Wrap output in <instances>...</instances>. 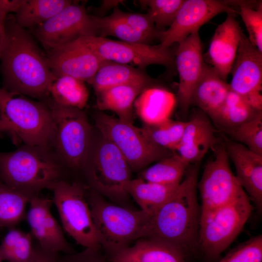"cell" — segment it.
I'll return each instance as SVG.
<instances>
[{"label":"cell","instance_id":"cell-1","mask_svg":"<svg viewBox=\"0 0 262 262\" xmlns=\"http://www.w3.org/2000/svg\"><path fill=\"white\" fill-rule=\"evenodd\" d=\"M5 32L0 59L3 88L17 95L47 100L50 86L56 78L46 53L32 33L16 23L13 15L7 16Z\"/></svg>","mask_w":262,"mask_h":262},{"label":"cell","instance_id":"cell-2","mask_svg":"<svg viewBox=\"0 0 262 262\" xmlns=\"http://www.w3.org/2000/svg\"><path fill=\"white\" fill-rule=\"evenodd\" d=\"M200 163L190 164L174 193L148 214L142 238L169 244L184 254L198 245L200 210L197 188Z\"/></svg>","mask_w":262,"mask_h":262},{"label":"cell","instance_id":"cell-3","mask_svg":"<svg viewBox=\"0 0 262 262\" xmlns=\"http://www.w3.org/2000/svg\"><path fill=\"white\" fill-rule=\"evenodd\" d=\"M63 170L49 147L25 145L12 152H0L1 181L31 198L63 180Z\"/></svg>","mask_w":262,"mask_h":262},{"label":"cell","instance_id":"cell-4","mask_svg":"<svg viewBox=\"0 0 262 262\" xmlns=\"http://www.w3.org/2000/svg\"><path fill=\"white\" fill-rule=\"evenodd\" d=\"M81 170L90 189L114 203L128 207L127 187L132 179V171L117 148L99 131L96 137L92 136Z\"/></svg>","mask_w":262,"mask_h":262},{"label":"cell","instance_id":"cell-5","mask_svg":"<svg viewBox=\"0 0 262 262\" xmlns=\"http://www.w3.org/2000/svg\"><path fill=\"white\" fill-rule=\"evenodd\" d=\"M87 198L98 240L106 258L142 238L148 213L108 201L88 187Z\"/></svg>","mask_w":262,"mask_h":262},{"label":"cell","instance_id":"cell-6","mask_svg":"<svg viewBox=\"0 0 262 262\" xmlns=\"http://www.w3.org/2000/svg\"><path fill=\"white\" fill-rule=\"evenodd\" d=\"M0 88V119L11 128L13 142L48 147L53 130L50 98L33 101Z\"/></svg>","mask_w":262,"mask_h":262},{"label":"cell","instance_id":"cell-7","mask_svg":"<svg viewBox=\"0 0 262 262\" xmlns=\"http://www.w3.org/2000/svg\"><path fill=\"white\" fill-rule=\"evenodd\" d=\"M53 130L50 144L63 165L80 169L84 163L92 139L86 115L77 108L62 106L50 98Z\"/></svg>","mask_w":262,"mask_h":262},{"label":"cell","instance_id":"cell-8","mask_svg":"<svg viewBox=\"0 0 262 262\" xmlns=\"http://www.w3.org/2000/svg\"><path fill=\"white\" fill-rule=\"evenodd\" d=\"M87 189L88 186L81 183L63 179L50 190L65 230L85 248L100 249L87 200Z\"/></svg>","mask_w":262,"mask_h":262},{"label":"cell","instance_id":"cell-9","mask_svg":"<svg viewBox=\"0 0 262 262\" xmlns=\"http://www.w3.org/2000/svg\"><path fill=\"white\" fill-rule=\"evenodd\" d=\"M243 191L234 199L200 222L198 246L209 258H217L240 233L253 206Z\"/></svg>","mask_w":262,"mask_h":262},{"label":"cell","instance_id":"cell-10","mask_svg":"<svg viewBox=\"0 0 262 262\" xmlns=\"http://www.w3.org/2000/svg\"><path fill=\"white\" fill-rule=\"evenodd\" d=\"M98 131L117 148L132 171L172 155L174 152L149 140L133 124L98 113L95 117Z\"/></svg>","mask_w":262,"mask_h":262},{"label":"cell","instance_id":"cell-11","mask_svg":"<svg viewBox=\"0 0 262 262\" xmlns=\"http://www.w3.org/2000/svg\"><path fill=\"white\" fill-rule=\"evenodd\" d=\"M217 146L214 158L206 164L197 183L201 198L200 222L245 191L232 172L224 145Z\"/></svg>","mask_w":262,"mask_h":262},{"label":"cell","instance_id":"cell-12","mask_svg":"<svg viewBox=\"0 0 262 262\" xmlns=\"http://www.w3.org/2000/svg\"><path fill=\"white\" fill-rule=\"evenodd\" d=\"M31 33L46 50L82 37L99 36L93 16L87 13L84 5L75 2L32 30Z\"/></svg>","mask_w":262,"mask_h":262},{"label":"cell","instance_id":"cell-13","mask_svg":"<svg viewBox=\"0 0 262 262\" xmlns=\"http://www.w3.org/2000/svg\"><path fill=\"white\" fill-rule=\"evenodd\" d=\"M105 60L143 69L150 65H161L167 68L175 65V57L169 49L156 46L116 41L99 36L82 37L77 39Z\"/></svg>","mask_w":262,"mask_h":262},{"label":"cell","instance_id":"cell-14","mask_svg":"<svg viewBox=\"0 0 262 262\" xmlns=\"http://www.w3.org/2000/svg\"><path fill=\"white\" fill-rule=\"evenodd\" d=\"M230 73V90L262 110V53L243 33Z\"/></svg>","mask_w":262,"mask_h":262},{"label":"cell","instance_id":"cell-15","mask_svg":"<svg viewBox=\"0 0 262 262\" xmlns=\"http://www.w3.org/2000/svg\"><path fill=\"white\" fill-rule=\"evenodd\" d=\"M225 12L238 14L227 0H185L172 24L163 30L160 46L169 49L178 43L219 14Z\"/></svg>","mask_w":262,"mask_h":262},{"label":"cell","instance_id":"cell-16","mask_svg":"<svg viewBox=\"0 0 262 262\" xmlns=\"http://www.w3.org/2000/svg\"><path fill=\"white\" fill-rule=\"evenodd\" d=\"M46 54L56 78L68 76L89 84L106 61L77 40L46 50Z\"/></svg>","mask_w":262,"mask_h":262},{"label":"cell","instance_id":"cell-17","mask_svg":"<svg viewBox=\"0 0 262 262\" xmlns=\"http://www.w3.org/2000/svg\"><path fill=\"white\" fill-rule=\"evenodd\" d=\"M178 44L175 56L179 77L177 100L180 112L187 115L191 105V93L206 64L198 31L193 33Z\"/></svg>","mask_w":262,"mask_h":262},{"label":"cell","instance_id":"cell-18","mask_svg":"<svg viewBox=\"0 0 262 262\" xmlns=\"http://www.w3.org/2000/svg\"><path fill=\"white\" fill-rule=\"evenodd\" d=\"M52 200L40 197H33L29 203L26 214L32 236L43 249L50 252L65 254L75 252L67 242L59 223L51 212Z\"/></svg>","mask_w":262,"mask_h":262},{"label":"cell","instance_id":"cell-19","mask_svg":"<svg viewBox=\"0 0 262 262\" xmlns=\"http://www.w3.org/2000/svg\"><path fill=\"white\" fill-rule=\"evenodd\" d=\"M236 14L227 13L226 19L216 28L211 40L206 59L224 81L230 72L243 32Z\"/></svg>","mask_w":262,"mask_h":262},{"label":"cell","instance_id":"cell-20","mask_svg":"<svg viewBox=\"0 0 262 262\" xmlns=\"http://www.w3.org/2000/svg\"><path fill=\"white\" fill-rule=\"evenodd\" d=\"M228 157L233 163L240 184L257 210L262 208V156L234 141L224 145Z\"/></svg>","mask_w":262,"mask_h":262},{"label":"cell","instance_id":"cell-21","mask_svg":"<svg viewBox=\"0 0 262 262\" xmlns=\"http://www.w3.org/2000/svg\"><path fill=\"white\" fill-rule=\"evenodd\" d=\"M218 141L211 119L198 109L193 112L186 121L182 138L175 151L190 164L200 163Z\"/></svg>","mask_w":262,"mask_h":262},{"label":"cell","instance_id":"cell-22","mask_svg":"<svg viewBox=\"0 0 262 262\" xmlns=\"http://www.w3.org/2000/svg\"><path fill=\"white\" fill-rule=\"evenodd\" d=\"M184 253L169 244L141 238L106 258L110 262H185Z\"/></svg>","mask_w":262,"mask_h":262},{"label":"cell","instance_id":"cell-23","mask_svg":"<svg viewBox=\"0 0 262 262\" xmlns=\"http://www.w3.org/2000/svg\"><path fill=\"white\" fill-rule=\"evenodd\" d=\"M229 91V83L206 64L191 93L190 105L196 106L210 118L222 107Z\"/></svg>","mask_w":262,"mask_h":262},{"label":"cell","instance_id":"cell-24","mask_svg":"<svg viewBox=\"0 0 262 262\" xmlns=\"http://www.w3.org/2000/svg\"><path fill=\"white\" fill-rule=\"evenodd\" d=\"M148 87L143 84H125L96 92L97 107L100 111H113L119 119L133 124L134 101Z\"/></svg>","mask_w":262,"mask_h":262},{"label":"cell","instance_id":"cell-25","mask_svg":"<svg viewBox=\"0 0 262 262\" xmlns=\"http://www.w3.org/2000/svg\"><path fill=\"white\" fill-rule=\"evenodd\" d=\"M151 78L141 69L129 65L105 61L95 74L91 84L96 92L121 85L149 86Z\"/></svg>","mask_w":262,"mask_h":262},{"label":"cell","instance_id":"cell-26","mask_svg":"<svg viewBox=\"0 0 262 262\" xmlns=\"http://www.w3.org/2000/svg\"><path fill=\"white\" fill-rule=\"evenodd\" d=\"M174 104L173 95L157 87H147L134 102L136 113L147 125L155 124L168 118Z\"/></svg>","mask_w":262,"mask_h":262},{"label":"cell","instance_id":"cell-27","mask_svg":"<svg viewBox=\"0 0 262 262\" xmlns=\"http://www.w3.org/2000/svg\"><path fill=\"white\" fill-rule=\"evenodd\" d=\"M73 2L69 0H23L14 18L19 26L32 31Z\"/></svg>","mask_w":262,"mask_h":262},{"label":"cell","instance_id":"cell-28","mask_svg":"<svg viewBox=\"0 0 262 262\" xmlns=\"http://www.w3.org/2000/svg\"><path fill=\"white\" fill-rule=\"evenodd\" d=\"M260 111L230 90L222 107L210 119L226 133L254 118Z\"/></svg>","mask_w":262,"mask_h":262},{"label":"cell","instance_id":"cell-29","mask_svg":"<svg viewBox=\"0 0 262 262\" xmlns=\"http://www.w3.org/2000/svg\"><path fill=\"white\" fill-rule=\"evenodd\" d=\"M179 184H162L146 181L138 178L130 181L127 191L140 210L149 214L168 200Z\"/></svg>","mask_w":262,"mask_h":262},{"label":"cell","instance_id":"cell-30","mask_svg":"<svg viewBox=\"0 0 262 262\" xmlns=\"http://www.w3.org/2000/svg\"><path fill=\"white\" fill-rule=\"evenodd\" d=\"M49 95L57 105L80 110L85 107L89 97L85 82L68 76L57 78L50 86Z\"/></svg>","mask_w":262,"mask_h":262},{"label":"cell","instance_id":"cell-31","mask_svg":"<svg viewBox=\"0 0 262 262\" xmlns=\"http://www.w3.org/2000/svg\"><path fill=\"white\" fill-rule=\"evenodd\" d=\"M92 16L98 26L99 37L112 36L124 42L147 45L153 41L135 30L123 17L121 10L117 6L114 7L112 14L108 16Z\"/></svg>","mask_w":262,"mask_h":262},{"label":"cell","instance_id":"cell-32","mask_svg":"<svg viewBox=\"0 0 262 262\" xmlns=\"http://www.w3.org/2000/svg\"><path fill=\"white\" fill-rule=\"evenodd\" d=\"M189 165L177 153H174L143 171L139 178L150 182L178 185L182 181Z\"/></svg>","mask_w":262,"mask_h":262},{"label":"cell","instance_id":"cell-33","mask_svg":"<svg viewBox=\"0 0 262 262\" xmlns=\"http://www.w3.org/2000/svg\"><path fill=\"white\" fill-rule=\"evenodd\" d=\"M31 198L0 181V228L10 229L22 221Z\"/></svg>","mask_w":262,"mask_h":262},{"label":"cell","instance_id":"cell-34","mask_svg":"<svg viewBox=\"0 0 262 262\" xmlns=\"http://www.w3.org/2000/svg\"><path fill=\"white\" fill-rule=\"evenodd\" d=\"M30 232L10 228L0 245V255L8 262H31L35 253Z\"/></svg>","mask_w":262,"mask_h":262},{"label":"cell","instance_id":"cell-35","mask_svg":"<svg viewBox=\"0 0 262 262\" xmlns=\"http://www.w3.org/2000/svg\"><path fill=\"white\" fill-rule=\"evenodd\" d=\"M186 124V121L168 118L157 124H145L140 129L141 132L151 142L173 152L181 141Z\"/></svg>","mask_w":262,"mask_h":262},{"label":"cell","instance_id":"cell-36","mask_svg":"<svg viewBox=\"0 0 262 262\" xmlns=\"http://www.w3.org/2000/svg\"><path fill=\"white\" fill-rule=\"evenodd\" d=\"M233 141L262 156V111L249 121L226 132Z\"/></svg>","mask_w":262,"mask_h":262},{"label":"cell","instance_id":"cell-37","mask_svg":"<svg viewBox=\"0 0 262 262\" xmlns=\"http://www.w3.org/2000/svg\"><path fill=\"white\" fill-rule=\"evenodd\" d=\"M185 0H139L141 6L147 7V15L156 28L162 31L173 22Z\"/></svg>","mask_w":262,"mask_h":262},{"label":"cell","instance_id":"cell-38","mask_svg":"<svg viewBox=\"0 0 262 262\" xmlns=\"http://www.w3.org/2000/svg\"><path fill=\"white\" fill-rule=\"evenodd\" d=\"M219 262H262V236H255L228 253Z\"/></svg>","mask_w":262,"mask_h":262},{"label":"cell","instance_id":"cell-39","mask_svg":"<svg viewBox=\"0 0 262 262\" xmlns=\"http://www.w3.org/2000/svg\"><path fill=\"white\" fill-rule=\"evenodd\" d=\"M239 14L248 32L251 44L262 53V4L257 8L240 6Z\"/></svg>","mask_w":262,"mask_h":262},{"label":"cell","instance_id":"cell-40","mask_svg":"<svg viewBox=\"0 0 262 262\" xmlns=\"http://www.w3.org/2000/svg\"><path fill=\"white\" fill-rule=\"evenodd\" d=\"M58 262H110L100 249L85 248L80 252L65 254L59 257Z\"/></svg>","mask_w":262,"mask_h":262},{"label":"cell","instance_id":"cell-41","mask_svg":"<svg viewBox=\"0 0 262 262\" xmlns=\"http://www.w3.org/2000/svg\"><path fill=\"white\" fill-rule=\"evenodd\" d=\"M0 0V60L3 52L6 38L5 22L9 10Z\"/></svg>","mask_w":262,"mask_h":262},{"label":"cell","instance_id":"cell-42","mask_svg":"<svg viewBox=\"0 0 262 262\" xmlns=\"http://www.w3.org/2000/svg\"><path fill=\"white\" fill-rule=\"evenodd\" d=\"M58 253L47 251L38 245L35 246V253L31 262H58Z\"/></svg>","mask_w":262,"mask_h":262},{"label":"cell","instance_id":"cell-43","mask_svg":"<svg viewBox=\"0 0 262 262\" xmlns=\"http://www.w3.org/2000/svg\"><path fill=\"white\" fill-rule=\"evenodd\" d=\"M4 133H7L10 136L12 140L13 138V133L10 126L5 122L0 119V136Z\"/></svg>","mask_w":262,"mask_h":262},{"label":"cell","instance_id":"cell-44","mask_svg":"<svg viewBox=\"0 0 262 262\" xmlns=\"http://www.w3.org/2000/svg\"><path fill=\"white\" fill-rule=\"evenodd\" d=\"M3 261L2 258H1L0 255V262H2Z\"/></svg>","mask_w":262,"mask_h":262}]
</instances>
